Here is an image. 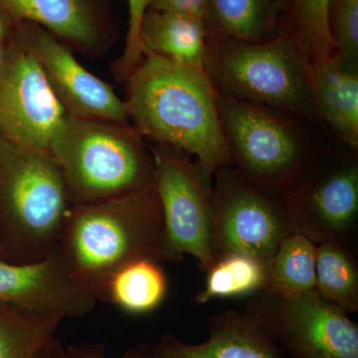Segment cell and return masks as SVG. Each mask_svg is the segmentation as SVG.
Wrapping results in <instances>:
<instances>
[{
	"mask_svg": "<svg viewBox=\"0 0 358 358\" xmlns=\"http://www.w3.org/2000/svg\"><path fill=\"white\" fill-rule=\"evenodd\" d=\"M126 83L129 121L143 140L195 157L213 174L231 164L217 91L204 71L145 56Z\"/></svg>",
	"mask_w": 358,
	"mask_h": 358,
	"instance_id": "obj_1",
	"label": "cell"
},
{
	"mask_svg": "<svg viewBox=\"0 0 358 358\" xmlns=\"http://www.w3.org/2000/svg\"><path fill=\"white\" fill-rule=\"evenodd\" d=\"M164 230L155 185L117 199L74 205L57 253L73 277L103 300L110 278L141 260L159 261Z\"/></svg>",
	"mask_w": 358,
	"mask_h": 358,
	"instance_id": "obj_2",
	"label": "cell"
},
{
	"mask_svg": "<svg viewBox=\"0 0 358 358\" xmlns=\"http://www.w3.org/2000/svg\"><path fill=\"white\" fill-rule=\"evenodd\" d=\"M73 207L50 154L0 133V258L29 264L55 254Z\"/></svg>",
	"mask_w": 358,
	"mask_h": 358,
	"instance_id": "obj_3",
	"label": "cell"
},
{
	"mask_svg": "<svg viewBox=\"0 0 358 358\" xmlns=\"http://www.w3.org/2000/svg\"><path fill=\"white\" fill-rule=\"evenodd\" d=\"M49 154L74 205L117 199L155 185L152 150L129 122L66 115L52 136Z\"/></svg>",
	"mask_w": 358,
	"mask_h": 358,
	"instance_id": "obj_4",
	"label": "cell"
},
{
	"mask_svg": "<svg viewBox=\"0 0 358 358\" xmlns=\"http://www.w3.org/2000/svg\"><path fill=\"white\" fill-rule=\"evenodd\" d=\"M310 59L282 15L277 35L261 43L209 35L203 70L219 94L300 115L322 129L310 98Z\"/></svg>",
	"mask_w": 358,
	"mask_h": 358,
	"instance_id": "obj_5",
	"label": "cell"
},
{
	"mask_svg": "<svg viewBox=\"0 0 358 358\" xmlns=\"http://www.w3.org/2000/svg\"><path fill=\"white\" fill-rule=\"evenodd\" d=\"M231 166L254 185L284 197L331 138L305 117L217 93Z\"/></svg>",
	"mask_w": 358,
	"mask_h": 358,
	"instance_id": "obj_6",
	"label": "cell"
},
{
	"mask_svg": "<svg viewBox=\"0 0 358 358\" xmlns=\"http://www.w3.org/2000/svg\"><path fill=\"white\" fill-rule=\"evenodd\" d=\"M148 145L155 159V185L164 218L159 261L176 264L187 254L207 272L215 263L211 201L214 174L181 150Z\"/></svg>",
	"mask_w": 358,
	"mask_h": 358,
	"instance_id": "obj_7",
	"label": "cell"
},
{
	"mask_svg": "<svg viewBox=\"0 0 358 358\" xmlns=\"http://www.w3.org/2000/svg\"><path fill=\"white\" fill-rule=\"evenodd\" d=\"M341 145L320 152L282 197L291 234L317 245L357 241V152Z\"/></svg>",
	"mask_w": 358,
	"mask_h": 358,
	"instance_id": "obj_8",
	"label": "cell"
},
{
	"mask_svg": "<svg viewBox=\"0 0 358 358\" xmlns=\"http://www.w3.org/2000/svg\"><path fill=\"white\" fill-rule=\"evenodd\" d=\"M213 254L253 257L271 270L275 252L291 234L284 199L254 185L231 164L214 173Z\"/></svg>",
	"mask_w": 358,
	"mask_h": 358,
	"instance_id": "obj_9",
	"label": "cell"
},
{
	"mask_svg": "<svg viewBox=\"0 0 358 358\" xmlns=\"http://www.w3.org/2000/svg\"><path fill=\"white\" fill-rule=\"evenodd\" d=\"M247 310L294 358H358V327L313 289L294 299L261 292Z\"/></svg>",
	"mask_w": 358,
	"mask_h": 358,
	"instance_id": "obj_10",
	"label": "cell"
},
{
	"mask_svg": "<svg viewBox=\"0 0 358 358\" xmlns=\"http://www.w3.org/2000/svg\"><path fill=\"white\" fill-rule=\"evenodd\" d=\"M66 115L13 23L0 65V133L14 143L49 154L52 136Z\"/></svg>",
	"mask_w": 358,
	"mask_h": 358,
	"instance_id": "obj_11",
	"label": "cell"
},
{
	"mask_svg": "<svg viewBox=\"0 0 358 358\" xmlns=\"http://www.w3.org/2000/svg\"><path fill=\"white\" fill-rule=\"evenodd\" d=\"M14 30L36 58L67 115L129 122L127 103L117 95L114 86L80 64L74 53L42 26L30 21H18L14 23Z\"/></svg>",
	"mask_w": 358,
	"mask_h": 358,
	"instance_id": "obj_12",
	"label": "cell"
},
{
	"mask_svg": "<svg viewBox=\"0 0 358 358\" xmlns=\"http://www.w3.org/2000/svg\"><path fill=\"white\" fill-rule=\"evenodd\" d=\"M10 21L36 23L73 53L89 59L107 55L119 41L113 0H0Z\"/></svg>",
	"mask_w": 358,
	"mask_h": 358,
	"instance_id": "obj_13",
	"label": "cell"
},
{
	"mask_svg": "<svg viewBox=\"0 0 358 358\" xmlns=\"http://www.w3.org/2000/svg\"><path fill=\"white\" fill-rule=\"evenodd\" d=\"M0 301L24 312L63 320L84 317L98 299L70 274L56 252L29 264L0 258Z\"/></svg>",
	"mask_w": 358,
	"mask_h": 358,
	"instance_id": "obj_14",
	"label": "cell"
},
{
	"mask_svg": "<svg viewBox=\"0 0 358 358\" xmlns=\"http://www.w3.org/2000/svg\"><path fill=\"white\" fill-rule=\"evenodd\" d=\"M208 339L187 345L169 334L152 345L157 358H282V350L248 310H228L209 320Z\"/></svg>",
	"mask_w": 358,
	"mask_h": 358,
	"instance_id": "obj_15",
	"label": "cell"
},
{
	"mask_svg": "<svg viewBox=\"0 0 358 358\" xmlns=\"http://www.w3.org/2000/svg\"><path fill=\"white\" fill-rule=\"evenodd\" d=\"M308 84L324 133L358 152V67L336 54L310 59Z\"/></svg>",
	"mask_w": 358,
	"mask_h": 358,
	"instance_id": "obj_16",
	"label": "cell"
},
{
	"mask_svg": "<svg viewBox=\"0 0 358 358\" xmlns=\"http://www.w3.org/2000/svg\"><path fill=\"white\" fill-rule=\"evenodd\" d=\"M209 32L204 20L186 14L148 9L140 29L143 57L157 56L203 70Z\"/></svg>",
	"mask_w": 358,
	"mask_h": 358,
	"instance_id": "obj_17",
	"label": "cell"
},
{
	"mask_svg": "<svg viewBox=\"0 0 358 358\" xmlns=\"http://www.w3.org/2000/svg\"><path fill=\"white\" fill-rule=\"evenodd\" d=\"M282 14L277 0H206L209 35L261 43L274 38Z\"/></svg>",
	"mask_w": 358,
	"mask_h": 358,
	"instance_id": "obj_18",
	"label": "cell"
},
{
	"mask_svg": "<svg viewBox=\"0 0 358 358\" xmlns=\"http://www.w3.org/2000/svg\"><path fill=\"white\" fill-rule=\"evenodd\" d=\"M159 263L145 258L124 266L110 278L102 301L114 303L129 315L154 312L166 299L169 288Z\"/></svg>",
	"mask_w": 358,
	"mask_h": 358,
	"instance_id": "obj_19",
	"label": "cell"
},
{
	"mask_svg": "<svg viewBox=\"0 0 358 358\" xmlns=\"http://www.w3.org/2000/svg\"><path fill=\"white\" fill-rule=\"evenodd\" d=\"M324 300L350 315L358 310V264L355 245L317 244L315 286Z\"/></svg>",
	"mask_w": 358,
	"mask_h": 358,
	"instance_id": "obj_20",
	"label": "cell"
},
{
	"mask_svg": "<svg viewBox=\"0 0 358 358\" xmlns=\"http://www.w3.org/2000/svg\"><path fill=\"white\" fill-rule=\"evenodd\" d=\"M317 246L298 233L285 238L275 252L263 292L294 299L315 289Z\"/></svg>",
	"mask_w": 358,
	"mask_h": 358,
	"instance_id": "obj_21",
	"label": "cell"
},
{
	"mask_svg": "<svg viewBox=\"0 0 358 358\" xmlns=\"http://www.w3.org/2000/svg\"><path fill=\"white\" fill-rule=\"evenodd\" d=\"M270 271L253 257L232 253L216 259L207 271L204 287L195 303L205 305L215 299L237 298L261 293L267 287Z\"/></svg>",
	"mask_w": 358,
	"mask_h": 358,
	"instance_id": "obj_22",
	"label": "cell"
},
{
	"mask_svg": "<svg viewBox=\"0 0 358 358\" xmlns=\"http://www.w3.org/2000/svg\"><path fill=\"white\" fill-rule=\"evenodd\" d=\"M62 319L24 312L0 301V358H36Z\"/></svg>",
	"mask_w": 358,
	"mask_h": 358,
	"instance_id": "obj_23",
	"label": "cell"
},
{
	"mask_svg": "<svg viewBox=\"0 0 358 358\" xmlns=\"http://www.w3.org/2000/svg\"><path fill=\"white\" fill-rule=\"evenodd\" d=\"M329 0H288L282 15L296 33L310 59L338 53L327 24Z\"/></svg>",
	"mask_w": 358,
	"mask_h": 358,
	"instance_id": "obj_24",
	"label": "cell"
},
{
	"mask_svg": "<svg viewBox=\"0 0 358 358\" xmlns=\"http://www.w3.org/2000/svg\"><path fill=\"white\" fill-rule=\"evenodd\" d=\"M327 24L336 55L358 67V0H329Z\"/></svg>",
	"mask_w": 358,
	"mask_h": 358,
	"instance_id": "obj_25",
	"label": "cell"
},
{
	"mask_svg": "<svg viewBox=\"0 0 358 358\" xmlns=\"http://www.w3.org/2000/svg\"><path fill=\"white\" fill-rule=\"evenodd\" d=\"M129 25L124 51L110 66V72L117 82H126L129 75L143 62L140 45L141 21L150 6V0H127Z\"/></svg>",
	"mask_w": 358,
	"mask_h": 358,
	"instance_id": "obj_26",
	"label": "cell"
},
{
	"mask_svg": "<svg viewBox=\"0 0 358 358\" xmlns=\"http://www.w3.org/2000/svg\"><path fill=\"white\" fill-rule=\"evenodd\" d=\"M62 358H110L106 355L105 345L83 343L64 348ZM120 358H157L152 345H138L129 348Z\"/></svg>",
	"mask_w": 358,
	"mask_h": 358,
	"instance_id": "obj_27",
	"label": "cell"
},
{
	"mask_svg": "<svg viewBox=\"0 0 358 358\" xmlns=\"http://www.w3.org/2000/svg\"><path fill=\"white\" fill-rule=\"evenodd\" d=\"M148 9L186 14L204 20L206 0H150Z\"/></svg>",
	"mask_w": 358,
	"mask_h": 358,
	"instance_id": "obj_28",
	"label": "cell"
},
{
	"mask_svg": "<svg viewBox=\"0 0 358 358\" xmlns=\"http://www.w3.org/2000/svg\"><path fill=\"white\" fill-rule=\"evenodd\" d=\"M64 348L57 338H53L40 350L36 358H62Z\"/></svg>",
	"mask_w": 358,
	"mask_h": 358,
	"instance_id": "obj_29",
	"label": "cell"
},
{
	"mask_svg": "<svg viewBox=\"0 0 358 358\" xmlns=\"http://www.w3.org/2000/svg\"><path fill=\"white\" fill-rule=\"evenodd\" d=\"M13 23L6 20L1 13H0V39H6L13 28Z\"/></svg>",
	"mask_w": 358,
	"mask_h": 358,
	"instance_id": "obj_30",
	"label": "cell"
},
{
	"mask_svg": "<svg viewBox=\"0 0 358 358\" xmlns=\"http://www.w3.org/2000/svg\"><path fill=\"white\" fill-rule=\"evenodd\" d=\"M287 3H288V0H277V6L280 13H284L285 9H286Z\"/></svg>",
	"mask_w": 358,
	"mask_h": 358,
	"instance_id": "obj_31",
	"label": "cell"
},
{
	"mask_svg": "<svg viewBox=\"0 0 358 358\" xmlns=\"http://www.w3.org/2000/svg\"><path fill=\"white\" fill-rule=\"evenodd\" d=\"M6 38L0 39V65H1L2 58H3L4 44H6Z\"/></svg>",
	"mask_w": 358,
	"mask_h": 358,
	"instance_id": "obj_32",
	"label": "cell"
}]
</instances>
